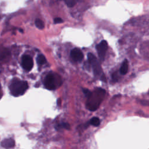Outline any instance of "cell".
<instances>
[{
	"mask_svg": "<svg viewBox=\"0 0 149 149\" xmlns=\"http://www.w3.org/2000/svg\"><path fill=\"white\" fill-rule=\"evenodd\" d=\"M1 97V84H0V98Z\"/></svg>",
	"mask_w": 149,
	"mask_h": 149,
	"instance_id": "cell-19",
	"label": "cell"
},
{
	"mask_svg": "<svg viewBox=\"0 0 149 149\" xmlns=\"http://www.w3.org/2000/svg\"><path fill=\"white\" fill-rule=\"evenodd\" d=\"M15 141L12 139H6L1 141V145L5 148H10L15 146Z\"/></svg>",
	"mask_w": 149,
	"mask_h": 149,
	"instance_id": "cell-8",
	"label": "cell"
},
{
	"mask_svg": "<svg viewBox=\"0 0 149 149\" xmlns=\"http://www.w3.org/2000/svg\"><path fill=\"white\" fill-rule=\"evenodd\" d=\"M87 58L89 62L92 66L93 71L94 73L97 75H99L102 72V69L101 68V65L98 61V59L96 58V57L94 56V54L92 53H88L87 54Z\"/></svg>",
	"mask_w": 149,
	"mask_h": 149,
	"instance_id": "cell-4",
	"label": "cell"
},
{
	"mask_svg": "<svg viewBox=\"0 0 149 149\" xmlns=\"http://www.w3.org/2000/svg\"><path fill=\"white\" fill-rule=\"evenodd\" d=\"M37 61L38 64L40 65H43L46 62L45 58L42 55H39L37 58Z\"/></svg>",
	"mask_w": 149,
	"mask_h": 149,
	"instance_id": "cell-12",
	"label": "cell"
},
{
	"mask_svg": "<svg viewBox=\"0 0 149 149\" xmlns=\"http://www.w3.org/2000/svg\"><path fill=\"white\" fill-rule=\"evenodd\" d=\"M27 88L28 84L26 81L16 79L13 80L9 86L10 93L14 96H19L23 94Z\"/></svg>",
	"mask_w": 149,
	"mask_h": 149,
	"instance_id": "cell-2",
	"label": "cell"
},
{
	"mask_svg": "<svg viewBox=\"0 0 149 149\" xmlns=\"http://www.w3.org/2000/svg\"><path fill=\"white\" fill-rule=\"evenodd\" d=\"M22 65L24 70L27 71L30 70L33 66V61L31 57L27 55H24L22 59Z\"/></svg>",
	"mask_w": 149,
	"mask_h": 149,
	"instance_id": "cell-6",
	"label": "cell"
},
{
	"mask_svg": "<svg viewBox=\"0 0 149 149\" xmlns=\"http://www.w3.org/2000/svg\"><path fill=\"white\" fill-rule=\"evenodd\" d=\"M62 84V80L61 77L55 73H48L44 80V86L46 88L53 90L57 87H59Z\"/></svg>",
	"mask_w": 149,
	"mask_h": 149,
	"instance_id": "cell-3",
	"label": "cell"
},
{
	"mask_svg": "<svg viewBox=\"0 0 149 149\" xmlns=\"http://www.w3.org/2000/svg\"><path fill=\"white\" fill-rule=\"evenodd\" d=\"M83 93H84V94L86 95V96L87 97H88L90 95V94H91V93L90 90H88V89H86V88H84L83 90Z\"/></svg>",
	"mask_w": 149,
	"mask_h": 149,
	"instance_id": "cell-16",
	"label": "cell"
},
{
	"mask_svg": "<svg viewBox=\"0 0 149 149\" xmlns=\"http://www.w3.org/2000/svg\"><path fill=\"white\" fill-rule=\"evenodd\" d=\"M108 48L107 42L105 40L101 41L97 46L96 48L98 54V56L101 61H103L105 57V52Z\"/></svg>",
	"mask_w": 149,
	"mask_h": 149,
	"instance_id": "cell-5",
	"label": "cell"
},
{
	"mask_svg": "<svg viewBox=\"0 0 149 149\" xmlns=\"http://www.w3.org/2000/svg\"><path fill=\"white\" fill-rule=\"evenodd\" d=\"M35 24L36 27L39 29H43L44 27V22L40 19H36L35 20Z\"/></svg>",
	"mask_w": 149,
	"mask_h": 149,
	"instance_id": "cell-10",
	"label": "cell"
},
{
	"mask_svg": "<svg viewBox=\"0 0 149 149\" xmlns=\"http://www.w3.org/2000/svg\"><path fill=\"white\" fill-rule=\"evenodd\" d=\"M112 79H113V80H117L118 78H117V74H116V73H115L113 74V75H112Z\"/></svg>",
	"mask_w": 149,
	"mask_h": 149,
	"instance_id": "cell-18",
	"label": "cell"
},
{
	"mask_svg": "<svg viewBox=\"0 0 149 149\" xmlns=\"http://www.w3.org/2000/svg\"><path fill=\"white\" fill-rule=\"evenodd\" d=\"M9 54V52L6 49L0 50V59H3Z\"/></svg>",
	"mask_w": 149,
	"mask_h": 149,
	"instance_id": "cell-13",
	"label": "cell"
},
{
	"mask_svg": "<svg viewBox=\"0 0 149 149\" xmlns=\"http://www.w3.org/2000/svg\"><path fill=\"white\" fill-rule=\"evenodd\" d=\"M54 22L55 23H61L63 22V20L60 17H56L54 19Z\"/></svg>",
	"mask_w": 149,
	"mask_h": 149,
	"instance_id": "cell-17",
	"label": "cell"
},
{
	"mask_svg": "<svg viewBox=\"0 0 149 149\" xmlns=\"http://www.w3.org/2000/svg\"><path fill=\"white\" fill-rule=\"evenodd\" d=\"M105 94V91L101 88H97L91 92L87 97L86 108L90 111H94L99 107Z\"/></svg>",
	"mask_w": 149,
	"mask_h": 149,
	"instance_id": "cell-1",
	"label": "cell"
},
{
	"mask_svg": "<svg viewBox=\"0 0 149 149\" xmlns=\"http://www.w3.org/2000/svg\"><path fill=\"white\" fill-rule=\"evenodd\" d=\"M71 58L76 62L81 61L83 59V54L82 52L78 48H74L70 52Z\"/></svg>",
	"mask_w": 149,
	"mask_h": 149,
	"instance_id": "cell-7",
	"label": "cell"
},
{
	"mask_svg": "<svg viewBox=\"0 0 149 149\" xmlns=\"http://www.w3.org/2000/svg\"><path fill=\"white\" fill-rule=\"evenodd\" d=\"M57 126L59 128H65V129H69V125L68 123H63L62 124L58 125Z\"/></svg>",
	"mask_w": 149,
	"mask_h": 149,
	"instance_id": "cell-15",
	"label": "cell"
},
{
	"mask_svg": "<svg viewBox=\"0 0 149 149\" xmlns=\"http://www.w3.org/2000/svg\"><path fill=\"white\" fill-rule=\"evenodd\" d=\"M127 70H128V62H127V61L126 59H125L123 62L122 65L120 66L119 72H120V74H125L127 73Z\"/></svg>",
	"mask_w": 149,
	"mask_h": 149,
	"instance_id": "cell-9",
	"label": "cell"
},
{
	"mask_svg": "<svg viewBox=\"0 0 149 149\" xmlns=\"http://www.w3.org/2000/svg\"><path fill=\"white\" fill-rule=\"evenodd\" d=\"M90 123L91 125H92L94 126H98L100 123V120L98 118L94 117L91 119V120H90Z\"/></svg>",
	"mask_w": 149,
	"mask_h": 149,
	"instance_id": "cell-11",
	"label": "cell"
},
{
	"mask_svg": "<svg viewBox=\"0 0 149 149\" xmlns=\"http://www.w3.org/2000/svg\"><path fill=\"white\" fill-rule=\"evenodd\" d=\"M65 2L66 3V5L70 8L73 7L76 3L75 0H65Z\"/></svg>",
	"mask_w": 149,
	"mask_h": 149,
	"instance_id": "cell-14",
	"label": "cell"
}]
</instances>
